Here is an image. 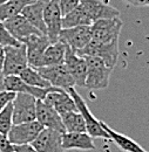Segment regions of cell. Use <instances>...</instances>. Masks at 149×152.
<instances>
[{
  "label": "cell",
  "mask_w": 149,
  "mask_h": 152,
  "mask_svg": "<svg viewBox=\"0 0 149 152\" xmlns=\"http://www.w3.org/2000/svg\"><path fill=\"white\" fill-rule=\"evenodd\" d=\"M87 63V77L85 88L88 90L106 89L109 84V77L113 69L101 58L94 56H83Z\"/></svg>",
  "instance_id": "obj_1"
},
{
  "label": "cell",
  "mask_w": 149,
  "mask_h": 152,
  "mask_svg": "<svg viewBox=\"0 0 149 152\" xmlns=\"http://www.w3.org/2000/svg\"><path fill=\"white\" fill-rule=\"evenodd\" d=\"M27 67L28 60L25 43L5 47V58L1 73L2 76H19Z\"/></svg>",
  "instance_id": "obj_2"
},
{
  "label": "cell",
  "mask_w": 149,
  "mask_h": 152,
  "mask_svg": "<svg viewBox=\"0 0 149 152\" xmlns=\"http://www.w3.org/2000/svg\"><path fill=\"white\" fill-rule=\"evenodd\" d=\"M67 93L72 96V98L74 99L75 105L79 110V113L82 115L85 123H86V131L87 133L92 137V138H103V139H109V134L107 131L102 128L101 125V121L96 119L95 116L92 114V111L89 110L88 105L86 104L85 99L81 97V95L76 91L74 87L68 89Z\"/></svg>",
  "instance_id": "obj_3"
},
{
  "label": "cell",
  "mask_w": 149,
  "mask_h": 152,
  "mask_svg": "<svg viewBox=\"0 0 149 152\" xmlns=\"http://www.w3.org/2000/svg\"><path fill=\"white\" fill-rule=\"evenodd\" d=\"M81 56H94L101 58L109 68L114 69L119 57V40L109 43H102L92 40L83 49L77 52Z\"/></svg>",
  "instance_id": "obj_4"
},
{
  "label": "cell",
  "mask_w": 149,
  "mask_h": 152,
  "mask_svg": "<svg viewBox=\"0 0 149 152\" xmlns=\"http://www.w3.org/2000/svg\"><path fill=\"white\" fill-rule=\"evenodd\" d=\"M38 99L28 94L19 93L15 95L13 104V124H21L37 121Z\"/></svg>",
  "instance_id": "obj_5"
},
{
  "label": "cell",
  "mask_w": 149,
  "mask_h": 152,
  "mask_svg": "<svg viewBox=\"0 0 149 152\" xmlns=\"http://www.w3.org/2000/svg\"><path fill=\"white\" fill-rule=\"evenodd\" d=\"M60 0H47L44 7V22L46 26V35L51 43L59 40L62 29V13L60 8Z\"/></svg>",
  "instance_id": "obj_6"
},
{
  "label": "cell",
  "mask_w": 149,
  "mask_h": 152,
  "mask_svg": "<svg viewBox=\"0 0 149 152\" xmlns=\"http://www.w3.org/2000/svg\"><path fill=\"white\" fill-rule=\"evenodd\" d=\"M123 22L120 18L97 20L92 23V37L93 40L102 43H109L119 40Z\"/></svg>",
  "instance_id": "obj_7"
},
{
  "label": "cell",
  "mask_w": 149,
  "mask_h": 152,
  "mask_svg": "<svg viewBox=\"0 0 149 152\" xmlns=\"http://www.w3.org/2000/svg\"><path fill=\"white\" fill-rule=\"evenodd\" d=\"M93 40L91 26H77L72 28H62L59 41L63 42L74 52H80Z\"/></svg>",
  "instance_id": "obj_8"
},
{
  "label": "cell",
  "mask_w": 149,
  "mask_h": 152,
  "mask_svg": "<svg viewBox=\"0 0 149 152\" xmlns=\"http://www.w3.org/2000/svg\"><path fill=\"white\" fill-rule=\"evenodd\" d=\"M37 69L42 75V77L49 82V84L52 87L60 88L66 91L75 87L74 80L63 63L51 66V67H40Z\"/></svg>",
  "instance_id": "obj_9"
},
{
  "label": "cell",
  "mask_w": 149,
  "mask_h": 152,
  "mask_svg": "<svg viewBox=\"0 0 149 152\" xmlns=\"http://www.w3.org/2000/svg\"><path fill=\"white\" fill-rule=\"evenodd\" d=\"M60 88L51 87V88H39L32 87L27 83H25L19 76H4V90L12 91L15 94H28V95L35 97L38 101H44L45 97L51 91L59 90Z\"/></svg>",
  "instance_id": "obj_10"
},
{
  "label": "cell",
  "mask_w": 149,
  "mask_h": 152,
  "mask_svg": "<svg viewBox=\"0 0 149 152\" xmlns=\"http://www.w3.org/2000/svg\"><path fill=\"white\" fill-rule=\"evenodd\" d=\"M42 129L44 126L38 121L14 124L7 137L13 145L32 144L33 140L39 136V133L42 131Z\"/></svg>",
  "instance_id": "obj_11"
},
{
  "label": "cell",
  "mask_w": 149,
  "mask_h": 152,
  "mask_svg": "<svg viewBox=\"0 0 149 152\" xmlns=\"http://www.w3.org/2000/svg\"><path fill=\"white\" fill-rule=\"evenodd\" d=\"M4 25L7 28V31L11 33V35L20 43H25V41L32 35L42 34L21 13L5 20Z\"/></svg>",
  "instance_id": "obj_12"
},
{
  "label": "cell",
  "mask_w": 149,
  "mask_h": 152,
  "mask_svg": "<svg viewBox=\"0 0 149 152\" xmlns=\"http://www.w3.org/2000/svg\"><path fill=\"white\" fill-rule=\"evenodd\" d=\"M93 22L102 19L120 18V12L101 0H80L79 5Z\"/></svg>",
  "instance_id": "obj_13"
},
{
  "label": "cell",
  "mask_w": 149,
  "mask_h": 152,
  "mask_svg": "<svg viewBox=\"0 0 149 152\" xmlns=\"http://www.w3.org/2000/svg\"><path fill=\"white\" fill-rule=\"evenodd\" d=\"M63 64L66 66L69 74L73 77L75 86L85 88V82L87 77V63L85 57L79 55L76 52L67 47Z\"/></svg>",
  "instance_id": "obj_14"
},
{
  "label": "cell",
  "mask_w": 149,
  "mask_h": 152,
  "mask_svg": "<svg viewBox=\"0 0 149 152\" xmlns=\"http://www.w3.org/2000/svg\"><path fill=\"white\" fill-rule=\"evenodd\" d=\"M38 152H65L62 148V133L44 128L31 144Z\"/></svg>",
  "instance_id": "obj_15"
},
{
  "label": "cell",
  "mask_w": 149,
  "mask_h": 152,
  "mask_svg": "<svg viewBox=\"0 0 149 152\" xmlns=\"http://www.w3.org/2000/svg\"><path fill=\"white\" fill-rule=\"evenodd\" d=\"M37 121L46 129H52L60 133L66 132L61 116L44 101L37 102Z\"/></svg>",
  "instance_id": "obj_16"
},
{
  "label": "cell",
  "mask_w": 149,
  "mask_h": 152,
  "mask_svg": "<svg viewBox=\"0 0 149 152\" xmlns=\"http://www.w3.org/2000/svg\"><path fill=\"white\" fill-rule=\"evenodd\" d=\"M51 45L49 39L47 35L44 34H37L32 35L25 41L26 50H27V60H28V66L33 68H39L41 63V58L47 49V47Z\"/></svg>",
  "instance_id": "obj_17"
},
{
  "label": "cell",
  "mask_w": 149,
  "mask_h": 152,
  "mask_svg": "<svg viewBox=\"0 0 149 152\" xmlns=\"http://www.w3.org/2000/svg\"><path fill=\"white\" fill-rule=\"evenodd\" d=\"M44 102H46L48 105L54 108L56 113L62 116L69 111H76L77 108L75 105L74 99L66 90L59 89L55 91H51L48 95L45 97Z\"/></svg>",
  "instance_id": "obj_18"
},
{
  "label": "cell",
  "mask_w": 149,
  "mask_h": 152,
  "mask_svg": "<svg viewBox=\"0 0 149 152\" xmlns=\"http://www.w3.org/2000/svg\"><path fill=\"white\" fill-rule=\"evenodd\" d=\"M87 132H65L62 133V148L63 150H95V144Z\"/></svg>",
  "instance_id": "obj_19"
},
{
  "label": "cell",
  "mask_w": 149,
  "mask_h": 152,
  "mask_svg": "<svg viewBox=\"0 0 149 152\" xmlns=\"http://www.w3.org/2000/svg\"><path fill=\"white\" fill-rule=\"evenodd\" d=\"M46 2L47 0H34L21 11V14L44 35H46V26L44 22V7Z\"/></svg>",
  "instance_id": "obj_20"
},
{
  "label": "cell",
  "mask_w": 149,
  "mask_h": 152,
  "mask_svg": "<svg viewBox=\"0 0 149 152\" xmlns=\"http://www.w3.org/2000/svg\"><path fill=\"white\" fill-rule=\"evenodd\" d=\"M101 125L107 131V133L109 134V139L123 152H148L146 151L137 142H135L134 139L125 136L123 133H120L115 131V130H113L111 126H108V124H106L102 121H101Z\"/></svg>",
  "instance_id": "obj_21"
},
{
  "label": "cell",
  "mask_w": 149,
  "mask_h": 152,
  "mask_svg": "<svg viewBox=\"0 0 149 152\" xmlns=\"http://www.w3.org/2000/svg\"><path fill=\"white\" fill-rule=\"evenodd\" d=\"M66 49H67V46L59 40L54 43H51L42 55L40 67H51V66L63 63Z\"/></svg>",
  "instance_id": "obj_22"
},
{
  "label": "cell",
  "mask_w": 149,
  "mask_h": 152,
  "mask_svg": "<svg viewBox=\"0 0 149 152\" xmlns=\"http://www.w3.org/2000/svg\"><path fill=\"white\" fill-rule=\"evenodd\" d=\"M93 21L88 18V15L82 11L80 6H77L73 11L62 17V28H72L77 26H92Z\"/></svg>",
  "instance_id": "obj_23"
},
{
  "label": "cell",
  "mask_w": 149,
  "mask_h": 152,
  "mask_svg": "<svg viewBox=\"0 0 149 152\" xmlns=\"http://www.w3.org/2000/svg\"><path fill=\"white\" fill-rule=\"evenodd\" d=\"M62 123L65 126L66 132H87L86 131V123L82 115L76 111H69L62 115Z\"/></svg>",
  "instance_id": "obj_24"
},
{
  "label": "cell",
  "mask_w": 149,
  "mask_h": 152,
  "mask_svg": "<svg viewBox=\"0 0 149 152\" xmlns=\"http://www.w3.org/2000/svg\"><path fill=\"white\" fill-rule=\"evenodd\" d=\"M33 1L34 0H7L0 4V21L4 22L13 15L20 14L22 8Z\"/></svg>",
  "instance_id": "obj_25"
},
{
  "label": "cell",
  "mask_w": 149,
  "mask_h": 152,
  "mask_svg": "<svg viewBox=\"0 0 149 152\" xmlns=\"http://www.w3.org/2000/svg\"><path fill=\"white\" fill-rule=\"evenodd\" d=\"M19 77L27 84L32 86V87H39V88H51L52 86L49 84V82L47 80H45L42 75L38 72V69L28 66L27 68H25Z\"/></svg>",
  "instance_id": "obj_26"
},
{
  "label": "cell",
  "mask_w": 149,
  "mask_h": 152,
  "mask_svg": "<svg viewBox=\"0 0 149 152\" xmlns=\"http://www.w3.org/2000/svg\"><path fill=\"white\" fill-rule=\"evenodd\" d=\"M13 102V101H12ZM8 103L6 108L0 113V133L2 134H8L11 131L13 124V104Z\"/></svg>",
  "instance_id": "obj_27"
},
{
  "label": "cell",
  "mask_w": 149,
  "mask_h": 152,
  "mask_svg": "<svg viewBox=\"0 0 149 152\" xmlns=\"http://www.w3.org/2000/svg\"><path fill=\"white\" fill-rule=\"evenodd\" d=\"M0 45L6 47V46H18L20 42L17 41L11 35V33L7 31V28L5 27L4 22L0 21Z\"/></svg>",
  "instance_id": "obj_28"
},
{
  "label": "cell",
  "mask_w": 149,
  "mask_h": 152,
  "mask_svg": "<svg viewBox=\"0 0 149 152\" xmlns=\"http://www.w3.org/2000/svg\"><path fill=\"white\" fill-rule=\"evenodd\" d=\"M59 4H60L61 13H62V17H63L80 5V0H60Z\"/></svg>",
  "instance_id": "obj_29"
},
{
  "label": "cell",
  "mask_w": 149,
  "mask_h": 152,
  "mask_svg": "<svg viewBox=\"0 0 149 152\" xmlns=\"http://www.w3.org/2000/svg\"><path fill=\"white\" fill-rule=\"evenodd\" d=\"M15 93H12V91H7V90H2L0 91V113L6 108V105L8 103H11L14 97H15Z\"/></svg>",
  "instance_id": "obj_30"
},
{
  "label": "cell",
  "mask_w": 149,
  "mask_h": 152,
  "mask_svg": "<svg viewBox=\"0 0 149 152\" xmlns=\"http://www.w3.org/2000/svg\"><path fill=\"white\" fill-rule=\"evenodd\" d=\"M0 152H15L14 145L10 142L6 134L0 133Z\"/></svg>",
  "instance_id": "obj_31"
},
{
  "label": "cell",
  "mask_w": 149,
  "mask_h": 152,
  "mask_svg": "<svg viewBox=\"0 0 149 152\" xmlns=\"http://www.w3.org/2000/svg\"><path fill=\"white\" fill-rule=\"evenodd\" d=\"M15 152H38L31 144H25V145H14Z\"/></svg>",
  "instance_id": "obj_32"
},
{
  "label": "cell",
  "mask_w": 149,
  "mask_h": 152,
  "mask_svg": "<svg viewBox=\"0 0 149 152\" xmlns=\"http://www.w3.org/2000/svg\"><path fill=\"white\" fill-rule=\"evenodd\" d=\"M127 4L136 6V7H143V6H149V0H123Z\"/></svg>",
  "instance_id": "obj_33"
},
{
  "label": "cell",
  "mask_w": 149,
  "mask_h": 152,
  "mask_svg": "<svg viewBox=\"0 0 149 152\" xmlns=\"http://www.w3.org/2000/svg\"><path fill=\"white\" fill-rule=\"evenodd\" d=\"M4 58H5V47L0 45V75H2V66H4Z\"/></svg>",
  "instance_id": "obj_34"
},
{
  "label": "cell",
  "mask_w": 149,
  "mask_h": 152,
  "mask_svg": "<svg viewBox=\"0 0 149 152\" xmlns=\"http://www.w3.org/2000/svg\"><path fill=\"white\" fill-rule=\"evenodd\" d=\"M4 90V76L0 75V91Z\"/></svg>",
  "instance_id": "obj_35"
},
{
  "label": "cell",
  "mask_w": 149,
  "mask_h": 152,
  "mask_svg": "<svg viewBox=\"0 0 149 152\" xmlns=\"http://www.w3.org/2000/svg\"><path fill=\"white\" fill-rule=\"evenodd\" d=\"M5 1H7V0H0V4H2V2H5Z\"/></svg>",
  "instance_id": "obj_36"
}]
</instances>
